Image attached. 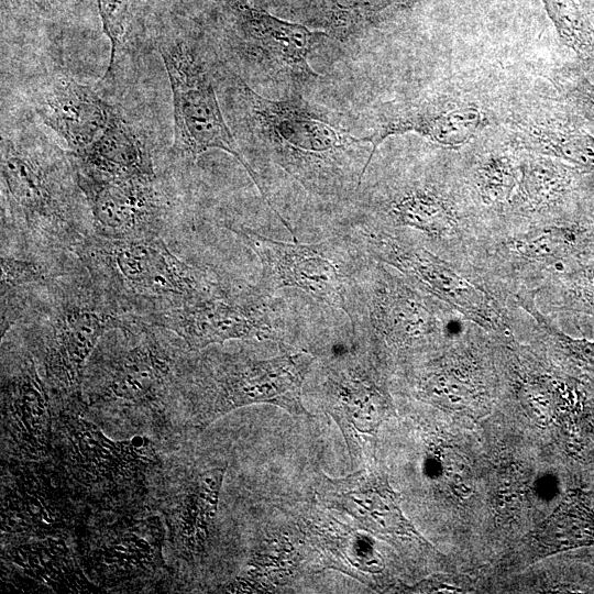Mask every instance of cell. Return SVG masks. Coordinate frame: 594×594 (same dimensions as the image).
Masks as SVG:
<instances>
[{
	"label": "cell",
	"instance_id": "cell-26",
	"mask_svg": "<svg viewBox=\"0 0 594 594\" xmlns=\"http://www.w3.org/2000/svg\"><path fill=\"white\" fill-rule=\"evenodd\" d=\"M543 556L594 544V510L580 490L572 491L534 534Z\"/></svg>",
	"mask_w": 594,
	"mask_h": 594
},
{
	"label": "cell",
	"instance_id": "cell-11",
	"mask_svg": "<svg viewBox=\"0 0 594 594\" xmlns=\"http://www.w3.org/2000/svg\"><path fill=\"white\" fill-rule=\"evenodd\" d=\"M134 320L94 287L76 293L54 288L53 299L33 323L47 378L62 389L78 392L86 363L102 336Z\"/></svg>",
	"mask_w": 594,
	"mask_h": 594
},
{
	"label": "cell",
	"instance_id": "cell-7",
	"mask_svg": "<svg viewBox=\"0 0 594 594\" xmlns=\"http://www.w3.org/2000/svg\"><path fill=\"white\" fill-rule=\"evenodd\" d=\"M315 356L285 351L270 359L241 354L204 355L194 383L197 420L202 428L238 408L271 404L294 416L309 415L302 385Z\"/></svg>",
	"mask_w": 594,
	"mask_h": 594
},
{
	"label": "cell",
	"instance_id": "cell-27",
	"mask_svg": "<svg viewBox=\"0 0 594 594\" xmlns=\"http://www.w3.org/2000/svg\"><path fill=\"white\" fill-rule=\"evenodd\" d=\"M59 522L57 504L47 487L22 480L6 488L1 504L2 531L50 535Z\"/></svg>",
	"mask_w": 594,
	"mask_h": 594
},
{
	"label": "cell",
	"instance_id": "cell-30",
	"mask_svg": "<svg viewBox=\"0 0 594 594\" xmlns=\"http://www.w3.org/2000/svg\"><path fill=\"white\" fill-rule=\"evenodd\" d=\"M536 304L546 316L569 312L594 318V256L546 280L537 290Z\"/></svg>",
	"mask_w": 594,
	"mask_h": 594
},
{
	"label": "cell",
	"instance_id": "cell-32",
	"mask_svg": "<svg viewBox=\"0 0 594 594\" xmlns=\"http://www.w3.org/2000/svg\"><path fill=\"white\" fill-rule=\"evenodd\" d=\"M102 30L110 42V56L106 77H112L117 54L129 24L130 0H97Z\"/></svg>",
	"mask_w": 594,
	"mask_h": 594
},
{
	"label": "cell",
	"instance_id": "cell-22",
	"mask_svg": "<svg viewBox=\"0 0 594 594\" xmlns=\"http://www.w3.org/2000/svg\"><path fill=\"white\" fill-rule=\"evenodd\" d=\"M519 183L502 223L580 216L568 208L581 169L557 158L534 155L519 161Z\"/></svg>",
	"mask_w": 594,
	"mask_h": 594
},
{
	"label": "cell",
	"instance_id": "cell-2",
	"mask_svg": "<svg viewBox=\"0 0 594 594\" xmlns=\"http://www.w3.org/2000/svg\"><path fill=\"white\" fill-rule=\"evenodd\" d=\"M1 182L6 211L29 243L76 252L94 233L69 153L33 127L2 125Z\"/></svg>",
	"mask_w": 594,
	"mask_h": 594
},
{
	"label": "cell",
	"instance_id": "cell-13",
	"mask_svg": "<svg viewBox=\"0 0 594 594\" xmlns=\"http://www.w3.org/2000/svg\"><path fill=\"white\" fill-rule=\"evenodd\" d=\"M74 168L94 233L112 239L160 238L170 206L156 176L109 177Z\"/></svg>",
	"mask_w": 594,
	"mask_h": 594
},
{
	"label": "cell",
	"instance_id": "cell-5",
	"mask_svg": "<svg viewBox=\"0 0 594 594\" xmlns=\"http://www.w3.org/2000/svg\"><path fill=\"white\" fill-rule=\"evenodd\" d=\"M358 283L362 317L353 333L360 331L377 355L427 359L464 322L450 307L366 253Z\"/></svg>",
	"mask_w": 594,
	"mask_h": 594
},
{
	"label": "cell",
	"instance_id": "cell-6",
	"mask_svg": "<svg viewBox=\"0 0 594 594\" xmlns=\"http://www.w3.org/2000/svg\"><path fill=\"white\" fill-rule=\"evenodd\" d=\"M228 228L260 258L261 289L274 294L283 287L299 288L342 310L354 330L362 316L358 273L365 253L350 238L299 244L266 238L243 226Z\"/></svg>",
	"mask_w": 594,
	"mask_h": 594
},
{
	"label": "cell",
	"instance_id": "cell-14",
	"mask_svg": "<svg viewBox=\"0 0 594 594\" xmlns=\"http://www.w3.org/2000/svg\"><path fill=\"white\" fill-rule=\"evenodd\" d=\"M322 393L351 459H358L363 439L375 433L392 406L382 378L370 361L348 352L324 366Z\"/></svg>",
	"mask_w": 594,
	"mask_h": 594
},
{
	"label": "cell",
	"instance_id": "cell-23",
	"mask_svg": "<svg viewBox=\"0 0 594 594\" xmlns=\"http://www.w3.org/2000/svg\"><path fill=\"white\" fill-rule=\"evenodd\" d=\"M13 576L28 585L25 591L52 593H97L67 543L55 536L12 547L4 556Z\"/></svg>",
	"mask_w": 594,
	"mask_h": 594
},
{
	"label": "cell",
	"instance_id": "cell-36",
	"mask_svg": "<svg viewBox=\"0 0 594 594\" xmlns=\"http://www.w3.org/2000/svg\"><path fill=\"white\" fill-rule=\"evenodd\" d=\"M324 2V0H322V3Z\"/></svg>",
	"mask_w": 594,
	"mask_h": 594
},
{
	"label": "cell",
	"instance_id": "cell-16",
	"mask_svg": "<svg viewBox=\"0 0 594 594\" xmlns=\"http://www.w3.org/2000/svg\"><path fill=\"white\" fill-rule=\"evenodd\" d=\"M40 120L63 139L72 154L88 147L107 128L116 108L91 87L66 75H54L31 90Z\"/></svg>",
	"mask_w": 594,
	"mask_h": 594
},
{
	"label": "cell",
	"instance_id": "cell-24",
	"mask_svg": "<svg viewBox=\"0 0 594 594\" xmlns=\"http://www.w3.org/2000/svg\"><path fill=\"white\" fill-rule=\"evenodd\" d=\"M69 155L75 167L102 176H156L153 160L144 143L118 110L88 147Z\"/></svg>",
	"mask_w": 594,
	"mask_h": 594
},
{
	"label": "cell",
	"instance_id": "cell-33",
	"mask_svg": "<svg viewBox=\"0 0 594 594\" xmlns=\"http://www.w3.org/2000/svg\"><path fill=\"white\" fill-rule=\"evenodd\" d=\"M558 86L571 107L594 123V84L580 73L565 72L558 77Z\"/></svg>",
	"mask_w": 594,
	"mask_h": 594
},
{
	"label": "cell",
	"instance_id": "cell-18",
	"mask_svg": "<svg viewBox=\"0 0 594 594\" xmlns=\"http://www.w3.org/2000/svg\"><path fill=\"white\" fill-rule=\"evenodd\" d=\"M319 495L326 506L353 517L369 532L424 540L404 516L398 494L374 471L359 470L340 479L326 476Z\"/></svg>",
	"mask_w": 594,
	"mask_h": 594
},
{
	"label": "cell",
	"instance_id": "cell-3",
	"mask_svg": "<svg viewBox=\"0 0 594 594\" xmlns=\"http://www.w3.org/2000/svg\"><path fill=\"white\" fill-rule=\"evenodd\" d=\"M75 253L92 287L121 312L141 320L234 292L209 272L178 258L160 238L92 233Z\"/></svg>",
	"mask_w": 594,
	"mask_h": 594
},
{
	"label": "cell",
	"instance_id": "cell-12",
	"mask_svg": "<svg viewBox=\"0 0 594 594\" xmlns=\"http://www.w3.org/2000/svg\"><path fill=\"white\" fill-rule=\"evenodd\" d=\"M284 305L260 287H248L155 314L143 321L174 332L191 351L229 340H271L286 336Z\"/></svg>",
	"mask_w": 594,
	"mask_h": 594
},
{
	"label": "cell",
	"instance_id": "cell-34",
	"mask_svg": "<svg viewBox=\"0 0 594 594\" xmlns=\"http://www.w3.org/2000/svg\"><path fill=\"white\" fill-rule=\"evenodd\" d=\"M417 0H326L323 4L331 3L346 11L355 28L360 31L364 21L374 13L391 7H404Z\"/></svg>",
	"mask_w": 594,
	"mask_h": 594
},
{
	"label": "cell",
	"instance_id": "cell-9",
	"mask_svg": "<svg viewBox=\"0 0 594 594\" xmlns=\"http://www.w3.org/2000/svg\"><path fill=\"white\" fill-rule=\"evenodd\" d=\"M370 257L398 271L414 287L450 307L463 321L494 336L514 333L520 309L426 248L359 223L349 237Z\"/></svg>",
	"mask_w": 594,
	"mask_h": 594
},
{
	"label": "cell",
	"instance_id": "cell-25",
	"mask_svg": "<svg viewBox=\"0 0 594 594\" xmlns=\"http://www.w3.org/2000/svg\"><path fill=\"white\" fill-rule=\"evenodd\" d=\"M305 525L309 542L331 566L356 579L384 570V560L371 537L323 514L309 517Z\"/></svg>",
	"mask_w": 594,
	"mask_h": 594
},
{
	"label": "cell",
	"instance_id": "cell-15",
	"mask_svg": "<svg viewBox=\"0 0 594 594\" xmlns=\"http://www.w3.org/2000/svg\"><path fill=\"white\" fill-rule=\"evenodd\" d=\"M123 331L128 345L109 362L96 400L153 404L167 392L173 359L145 321L136 318Z\"/></svg>",
	"mask_w": 594,
	"mask_h": 594
},
{
	"label": "cell",
	"instance_id": "cell-8",
	"mask_svg": "<svg viewBox=\"0 0 594 594\" xmlns=\"http://www.w3.org/2000/svg\"><path fill=\"white\" fill-rule=\"evenodd\" d=\"M223 53L241 72L278 86L286 96L302 95L318 79L309 57L329 35L276 18L249 0H221Z\"/></svg>",
	"mask_w": 594,
	"mask_h": 594
},
{
	"label": "cell",
	"instance_id": "cell-10",
	"mask_svg": "<svg viewBox=\"0 0 594 594\" xmlns=\"http://www.w3.org/2000/svg\"><path fill=\"white\" fill-rule=\"evenodd\" d=\"M158 51L173 96L175 153L194 162L212 148L228 152L245 168L265 201L262 180L241 153L227 123L211 62L199 47L186 41H164Z\"/></svg>",
	"mask_w": 594,
	"mask_h": 594
},
{
	"label": "cell",
	"instance_id": "cell-28",
	"mask_svg": "<svg viewBox=\"0 0 594 594\" xmlns=\"http://www.w3.org/2000/svg\"><path fill=\"white\" fill-rule=\"evenodd\" d=\"M224 474L223 466L200 472L182 502L178 529L180 540L189 551L200 553L206 550Z\"/></svg>",
	"mask_w": 594,
	"mask_h": 594
},
{
	"label": "cell",
	"instance_id": "cell-20",
	"mask_svg": "<svg viewBox=\"0 0 594 594\" xmlns=\"http://www.w3.org/2000/svg\"><path fill=\"white\" fill-rule=\"evenodd\" d=\"M165 528L158 516L116 525L90 551L89 565L103 581L120 582L163 569Z\"/></svg>",
	"mask_w": 594,
	"mask_h": 594
},
{
	"label": "cell",
	"instance_id": "cell-35",
	"mask_svg": "<svg viewBox=\"0 0 594 594\" xmlns=\"http://www.w3.org/2000/svg\"><path fill=\"white\" fill-rule=\"evenodd\" d=\"M12 9L43 13L55 9L64 0H3Z\"/></svg>",
	"mask_w": 594,
	"mask_h": 594
},
{
	"label": "cell",
	"instance_id": "cell-4",
	"mask_svg": "<svg viewBox=\"0 0 594 594\" xmlns=\"http://www.w3.org/2000/svg\"><path fill=\"white\" fill-rule=\"evenodd\" d=\"M360 223L426 248L473 280L474 260L490 231L471 197L428 178L396 182L371 194Z\"/></svg>",
	"mask_w": 594,
	"mask_h": 594
},
{
	"label": "cell",
	"instance_id": "cell-1",
	"mask_svg": "<svg viewBox=\"0 0 594 594\" xmlns=\"http://www.w3.org/2000/svg\"><path fill=\"white\" fill-rule=\"evenodd\" d=\"M211 62L227 123L246 161L250 156L277 165L322 199L358 195L373 147L351 133L340 112L302 95L267 98L222 59Z\"/></svg>",
	"mask_w": 594,
	"mask_h": 594
},
{
	"label": "cell",
	"instance_id": "cell-21",
	"mask_svg": "<svg viewBox=\"0 0 594 594\" xmlns=\"http://www.w3.org/2000/svg\"><path fill=\"white\" fill-rule=\"evenodd\" d=\"M1 418L6 435L22 455L40 459L51 442V407L46 387L31 355L1 389Z\"/></svg>",
	"mask_w": 594,
	"mask_h": 594
},
{
	"label": "cell",
	"instance_id": "cell-17",
	"mask_svg": "<svg viewBox=\"0 0 594 594\" xmlns=\"http://www.w3.org/2000/svg\"><path fill=\"white\" fill-rule=\"evenodd\" d=\"M486 124L485 114L476 107H446L431 99H419L381 106L370 119V132L364 138L372 144L373 157L386 138L408 132L457 148Z\"/></svg>",
	"mask_w": 594,
	"mask_h": 594
},
{
	"label": "cell",
	"instance_id": "cell-19",
	"mask_svg": "<svg viewBox=\"0 0 594 594\" xmlns=\"http://www.w3.org/2000/svg\"><path fill=\"white\" fill-rule=\"evenodd\" d=\"M68 459L75 475L98 484L135 476L155 462L156 453L145 437L114 441L94 424L76 418L69 428Z\"/></svg>",
	"mask_w": 594,
	"mask_h": 594
},
{
	"label": "cell",
	"instance_id": "cell-31",
	"mask_svg": "<svg viewBox=\"0 0 594 594\" xmlns=\"http://www.w3.org/2000/svg\"><path fill=\"white\" fill-rule=\"evenodd\" d=\"M562 43L579 57L594 55L593 30L574 0H541Z\"/></svg>",
	"mask_w": 594,
	"mask_h": 594
},
{
	"label": "cell",
	"instance_id": "cell-29",
	"mask_svg": "<svg viewBox=\"0 0 594 594\" xmlns=\"http://www.w3.org/2000/svg\"><path fill=\"white\" fill-rule=\"evenodd\" d=\"M515 143L519 150L570 163L582 172H594V136L579 130L550 125H519Z\"/></svg>",
	"mask_w": 594,
	"mask_h": 594
}]
</instances>
